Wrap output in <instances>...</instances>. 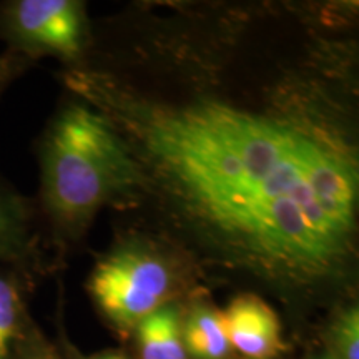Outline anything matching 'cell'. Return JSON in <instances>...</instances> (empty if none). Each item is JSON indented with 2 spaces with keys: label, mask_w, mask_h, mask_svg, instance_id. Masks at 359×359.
I'll list each match as a JSON object with an SVG mask.
<instances>
[{
  "label": "cell",
  "mask_w": 359,
  "mask_h": 359,
  "mask_svg": "<svg viewBox=\"0 0 359 359\" xmlns=\"http://www.w3.org/2000/svg\"><path fill=\"white\" fill-rule=\"evenodd\" d=\"M0 39L8 43V50L29 60L50 55L70 69L87 57L90 45L85 4L77 0L0 4Z\"/></svg>",
  "instance_id": "obj_4"
},
{
  "label": "cell",
  "mask_w": 359,
  "mask_h": 359,
  "mask_svg": "<svg viewBox=\"0 0 359 359\" xmlns=\"http://www.w3.org/2000/svg\"><path fill=\"white\" fill-rule=\"evenodd\" d=\"M13 359H58L57 354L52 351L39 334L30 331L27 326L24 336H22L19 346H17L15 358Z\"/></svg>",
  "instance_id": "obj_11"
},
{
  "label": "cell",
  "mask_w": 359,
  "mask_h": 359,
  "mask_svg": "<svg viewBox=\"0 0 359 359\" xmlns=\"http://www.w3.org/2000/svg\"><path fill=\"white\" fill-rule=\"evenodd\" d=\"M142 359H188L178 308L165 304L135 326Z\"/></svg>",
  "instance_id": "obj_8"
},
{
  "label": "cell",
  "mask_w": 359,
  "mask_h": 359,
  "mask_svg": "<svg viewBox=\"0 0 359 359\" xmlns=\"http://www.w3.org/2000/svg\"><path fill=\"white\" fill-rule=\"evenodd\" d=\"M85 359H127L122 354H115V353H109V354H98V356H92V358H85Z\"/></svg>",
  "instance_id": "obj_13"
},
{
  "label": "cell",
  "mask_w": 359,
  "mask_h": 359,
  "mask_svg": "<svg viewBox=\"0 0 359 359\" xmlns=\"http://www.w3.org/2000/svg\"><path fill=\"white\" fill-rule=\"evenodd\" d=\"M333 338L343 359H359V314L356 306L339 314L333 327Z\"/></svg>",
  "instance_id": "obj_10"
},
{
  "label": "cell",
  "mask_w": 359,
  "mask_h": 359,
  "mask_svg": "<svg viewBox=\"0 0 359 359\" xmlns=\"http://www.w3.org/2000/svg\"><path fill=\"white\" fill-rule=\"evenodd\" d=\"M30 266V263L0 264V359L15 358L17 346L29 326L25 290Z\"/></svg>",
  "instance_id": "obj_7"
},
{
  "label": "cell",
  "mask_w": 359,
  "mask_h": 359,
  "mask_svg": "<svg viewBox=\"0 0 359 359\" xmlns=\"http://www.w3.org/2000/svg\"><path fill=\"white\" fill-rule=\"evenodd\" d=\"M187 354L196 359H224L231 351L223 313L198 306L182 325Z\"/></svg>",
  "instance_id": "obj_9"
},
{
  "label": "cell",
  "mask_w": 359,
  "mask_h": 359,
  "mask_svg": "<svg viewBox=\"0 0 359 359\" xmlns=\"http://www.w3.org/2000/svg\"><path fill=\"white\" fill-rule=\"evenodd\" d=\"M37 206L0 180V264L40 262Z\"/></svg>",
  "instance_id": "obj_6"
},
{
  "label": "cell",
  "mask_w": 359,
  "mask_h": 359,
  "mask_svg": "<svg viewBox=\"0 0 359 359\" xmlns=\"http://www.w3.org/2000/svg\"><path fill=\"white\" fill-rule=\"evenodd\" d=\"M223 320L231 348L248 359L273 358L283 348L281 323L259 296H236Z\"/></svg>",
  "instance_id": "obj_5"
},
{
  "label": "cell",
  "mask_w": 359,
  "mask_h": 359,
  "mask_svg": "<svg viewBox=\"0 0 359 359\" xmlns=\"http://www.w3.org/2000/svg\"><path fill=\"white\" fill-rule=\"evenodd\" d=\"M30 62L32 60H29L27 57L12 50L0 55V93L6 90L7 85L11 83L13 79L19 77L22 72L27 70Z\"/></svg>",
  "instance_id": "obj_12"
},
{
  "label": "cell",
  "mask_w": 359,
  "mask_h": 359,
  "mask_svg": "<svg viewBox=\"0 0 359 359\" xmlns=\"http://www.w3.org/2000/svg\"><path fill=\"white\" fill-rule=\"evenodd\" d=\"M39 212L57 245L75 241L102 206L128 190L132 165L105 116L79 97L62 102L39 138Z\"/></svg>",
  "instance_id": "obj_2"
},
{
  "label": "cell",
  "mask_w": 359,
  "mask_h": 359,
  "mask_svg": "<svg viewBox=\"0 0 359 359\" xmlns=\"http://www.w3.org/2000/svg\"><path fill=\"white\" fill-rule=\"evenodd\" d=\"M325 359H333V358H325Z\"/></svg>",
  "instance_id": "obj_14"
},
{
  "label": "cell",
  "mask_w": 359,
  "mask_h": 359,
  "mask_svg": "<svg viewBox=\"0 0 359 359\" xmlns=\"http://www.w3.org/2000/svg\"><path fill=\"white\" fill-rule=\"evenodd\" d=\"M178 34L62 75L123 143L132 175L118 203L150 206L198 262L283 288L339 278L356 259L359 210L339 47L314 27L298 55L285 48L273 75L245 87L203 30Z\"/></svg>",
  "instance_id": "obj_1"
},
{
  "label": "cell",
  "mask_w": 359,
  "mask_h": 359,
  "mask_svg": "<svg viewBox=\"0 0 359 359\" xmlns=\"http://www.w3.org/2000/svg\"><path fill=\"white\" fill-rule=\"evenodd\" d=\"M173 290V271L154 246H118L95 264L88 291L116 326H137L143 318L167 304Z\"/></svg>",
  "instance_id": "obj_3"
}]
</instances>
